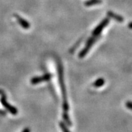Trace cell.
<instances>
[{
    "label": "cell",
    "instance_id": "5bb4252c",
    "mask_svg": "<svg viewBox=\"0 0 132 132\" xmlns=\"http://www.w3.org/2000/svg\"><path fill=\"white\" fill-rule=\"evenodd\" d=\"M22 132H30V130L28 128H26L24 129Z\"/></svg>",
    "mask_w": 132,
    "mask_h": 132
},
{
    "label": "cell",
    "instance_id": "5b68a950",
    "mask_svg": "<svg viewBox=\"0 0 132 132\" xmlns=\"http://www.w3.org/2000/svg\"><path fill=\"white\" fill-rule=\"evenodd\" d=\"M52 75L51 73H46L43 75V76H38V77H34L31 79V83L32 84H37L40 83L42 82H45V81H49L51 78Z\"/></svg>",
    "mask_w": 132,
    "mask_h": 132
},
{
    "label": "cell",
    "instance_id": "30bf717a",
    "mask_svg": "<svg viewBox=\"0 0 132 132\" xmlns=\"http://www.w3.org/2000/svg\"><path fill=\"white\" fill-rule=\"evenodd\" d=\"M63 120L65 121L66 123L68 124L69 126H71L72 124H71V122L70 119V117H69V115H68V112H65L63 111Z\"/></svg>",
    "mask_w": 132,
    "mask_h": 132
},
{
    "label": "cell",
    "instance_id": "6da1fadb",
    "mask_svg": "<svg viewBox=\"0 0 132 132\" xmlns=\"http://www.w3.org/2000/svg\"><path fill=\"white\" fill-rule=\"evenodd\" d=\"M58 75H59V85L61 87V92H62L63 98V102H68V98H67V93H66L65 86L64 83V79H63V66L61 64V63H58Z\"/></svg>",
    "mask_w": 132,
    "mask_h": 132
},
{
    "label": "cell",
    "instance_id": "ba28073f",
    "mask_svg": "<svg viewBox=\"0 0 132 132\" xmlns=\"http://www.w3.org/2000/svg\"><path fill=\"white\" fill-rule=\"evenodd\" d=\"M102 3V0H88L85 2V5L87 7L92 6L94 5H97Z\"/></svg>",
    "mask_w": 132,
    "mask_h": 132
},
{
    "label": "cell",
    "instance_id": "52a82bcc",
    "mask_svg": "<svg viewBox=\"0 0 132 132\" xmlns=\"http://www.w3.org/2000/svg\"><path fill=\"white\" fill-rule=\"evenodd\" d=\"M107 15L109 17L111 18L114 19L115 20L117 21L118 22H123L124 21V18L121 16H119L118 14H115V13L111 12V11H109L107 12Z\"/></svg>",
    "mask_w": 132,
    "mask_h": 132
},
{
    "label": "cell",
    "instance_id": "9a60e30c",
    "mask_svg": "<svg viewBox=\"0 0 132 132\" xmlns=\"http://www.w3.org/2000/svg\"><path fill=\"white\" fill-rule=\"evenodd\" d=\"M129 28H131V22L129 23Z\"/></svg>",
    "mask_w": 132,
    "mask_h": 132
},
{
    "label": "cell",
    "instance_id": "9c48e42d",
    "mask_svg": "<svg viewBox=\"0 0 132 132\" xmlns=\"http://www.w3.org/2000/svg\"><path fill=\"white\" fill-rule=\"evenodd\" d=\"M104 82H105V81H104V79L103 78H98V80H96L95 82L93 83V86L96 88H99V87L103 86L104 85Z\"/></svg>",
    "mask_w": 132,
    "mask_h": 132
},
{
    "label": "cell",
    "instance_id": "8992f818",
    "mask_svg": "<svg viewBox=\"0 0 132 132\" xmlns=\"http://www.w3.org/2000/svg\"><path fill=\"white\" fill-rule=\"evenodd\" d=\"M14 16L16 18L17 21L18 22L20 26L22 27L23 28H24V29H28V28L30 27V24H29L28 22L24 20V18H22V17L19 16V15H18V14H14Z\"/></svg>",
    "mask_w": 132,
    "mask_h": 132
},
{
    "label": "cell",
    "instance_id": "7a4b0ae2",
    "mask_svg": "<svg viewBox=\"0 0 132 132\" xmlns=\"http://www.w3.org/2000/svg\"><path fill=\"white\" fill-rule=\"evenodd\" d=\"M98 37L99 36H96V37L92 36L91 38H90L88 40H87L86 44V47H84V49L80 51V53H79L78 55L79 57L83 58L85 57L86 55L88 53L90 49H91V47H92V46L93 45V44H94V43L97 40V39L98 38Z\"/></svg>",
    "mask_w": 132,
    "mask_h": 132
},
{
    "label": "cell",
    "instance_id": "277c9868",
    "mask_svg": "<svg viewBox=\"0 0 132 132\" xmlns=\"http://www.w3.org/2000/svg\"><path fill=\"white\" fill-rule=\"evenodd\" d=\"M0 101H1V103H2V105L4 106V107L10 113H12V115H16L18 113V110L16 108H15L14 106H12L11 104H9L6 101V96H5V94H3L0 99Z\"/></svg>",
    "mask_w": 132,
    "mask_h": 132
},
{
    "label": "cell",
    "instance_id": "3957f363",
    "mask_svg": "<svg viewBox=\"0 0 132 132\" xmlns=\"http://www.w3.org/2000/svg\"><path fill=\"white\" fill-rule=\"evenodd\" d=\"M109 23V18H106L103 19V20L92 31V36H94V37L99 36V35L101 34V32L103 31L104 28H105L107 26Z\"/></svg>",
    "mask_w": 132,
    "mask_h": 132
},
{
    "label": "cell",
    "instance_id": "2e32d148",
    "mask_svg": "<svg viewBox=\"0 0 132 132\" xmlns=\"http://www.w3.org/2000/svg\"><path fill=\"white\" fill-rule=\"evenodd\" d=\"M3 93H4V91H2L0 90V94H3Z\"/></svg>",
    "mask_w": 132,
    "mask_h": 132
},
{
    "label": "cell",
    "instance_id": "4fadbf2b",
    "mask_svg": "<svg viewBox=\"0 0 132 132\" xmlns=\"http://www.w3.org/2000/svg\"><path fill=\"white\" fill-rule=\"evenodd\" d=\"M125 105H126V106H127L128 109H131V101H128V102H127L126 104H125Z\"/></svg>",
    "mask_w": 132,
    "mask_h": 132
},
{
    "label": "cell",
    "instance_id": "7c38bea8",
    "mask_svg": "<svg viewBox=\"0 0 132 132\" xmlns=\"http://www.w3.org/2000/svg\"><path fill=\"white\" fill-rule=\"evenodd\" d=\"M82 38H81V39H80V40H79V41L77 42L76 44V45H75L73 46V47H72V48H71V49H70V53H73V51H74L76 50V48H77V47H78V46L80 45V43H81V42H82Z\"/></svg>",
    "mask_w": 132,
    "mask_h": 132
},
{
    "label": "cell",
    "instance_id": "8fae6325",
    "mask_svg": "<svg viewBox=\"0 0 132 132\" xmlns=\"http://www.w3.org/2000/svg\"><path fill=\"white\" fill-rule=\"evenodd\" d=\"M59 126L61 127V130L63 131V132H70V131L69 130V129L67 127V126H66L65 124L63 122H60V123H59Z\"/></svg>",
    "mask_w": 132,
    "mask_h": 132
}]
</instances>
